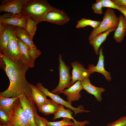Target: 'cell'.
Wrapping results in <instances>:
<instances>
[{"label":"cell","mask_w":126,"mask_h":126,"mask_svg":"<svg viewBox=\"0 0 126 126\" xmlns=\"http://www.w3.org/2000/svg\"><path fill=\"white\" fill-rule=\"evenodd\" d=\"M13 30L16 37L31 48H36L28 33L23 28L13 26Z\"/></svg>","instance_id":"cell-19"},{"label":"cell","mask_w":126,"mask_h":126,"mask_svg":"<svg viewBox=\"0 0 126 126\" xmlns=\"http://www.w3.org/2000/svg\"><path fill=\"white\" fill-rule=\"evenodd\" d=\"M10 121L9 115L0 109V124L7 125Z\"/></svg>","instance_id":"cell-30"},{"label":"cell","mask_w":126,"mask_h":126,"mask_svg":"<svg viewBox=\"0 0 126 126\" xmlns=\"http://www.w3.org/2000/svg\"><path fill=\"white\" fill-rule=\"evenodd\" d=\"M85 125H82V126H85Z\"/></svg>","instance_id":"cell-38"},{"label":"cell","mask_w":126,"mask_h":126,"mask_svg":"<svg viewBox=\"0 0 126 126\" xmlns=\"http://www.w3.org/2000/svg\"><path fill=\"white\" fill-rule=\"evenodd\" d=\"M0 126H12L9 125H2L0 124Z\"/></svg>","instance_id":"cell-37"},{"label":"cell","mask_w":126,"mask_h":126,"mask_svg":"<svg viewBox=\"0 0 126 126\" xmlns=\"http://www.w3.org/2000/svg\"><path fill=\"white\" fill-rule=\"evenodd\" d=\"M28 0H3L0 5V12L5 11L12 13H20L23 5Z\"/></svg>","instance_id":"cell-12"},{"label":"cell","mask_w":126,"mask_h":126,"mask_svg":"<svg viewBox=\"0 0 126 126\" xmlns=\"http://www.w3.org/2000/svg\"><path fill=\"white\" fill-rule=\"evenodd\" d=\"M92 7L95 13L102 14V0H96V3L92 4Z\"/></svg>","instance_id":"cell-29"},{"label":"cell","mask_w":126,"mask_h":126,"mask_svg":"<svg viewBox=\"0 0 126 126\" xmlns=\"http://www.w3.org/2000/svg\"><path fill=\"white\" fill-rule=\"evenodd\" d=\"M119 22L115 32L113 38L116 42H122L126 35V18L121 14L118 17Z\"/></svg>","instance_id":"cell-18"},{"label":"cell","mask_w":126,"mask_h":126,"mask_svg":"<svg viewBox=\"0 0 126 126\" xmlns=\"http://www.w3.org/2000/svg\"><path fill=\"white\" fill-rule=\"evenodd\" d=\"M60 105L52 100L48 99L45 103L37 108L39 112L45 115L51 114L54 115L58 111Z\"/></svg>","instance_id":"cell-20"},{"label":"cell","mask_w":126,"mask_h":126,"mask_svg":"<svg viewBox=\"0 0 126 126\" xmlns=\"http://www.w3.org/2000/svg\"><path fill=\"white\" fill-rule=\"evenodd\" d=\"M73 67L71 86L77 81H81L85 78L89 77L91 73L88 69L85 68L83 65L77 61L71 63Z\"/></svg>","instance_id":"cell-11"},{"label":"cell","mask_w":126,"mask_h":126,"mask_svg":"<svg viewBox=\"0 0 126 126\" xmlns=\"http://www.w3.org/2000/svg\"><path fill=\"white\" fill-rule=\"evenodd\" d=\"M0 57L4 62L2 68L10 81L8 88L0 94L4 97L9 98L19 97L23 94L32 98V84L27 81L25 77L26 73L30 68V66L20 60L12 61L0 53Z\"/></svg>","instance_id":"cell-1"},{"label":"cell","mask_w":126,"mask_h":126,"mask_svg":"<svg viewBox=\"0 0 126 126\" xmlns=\"http://www.w3.org/2000/svg\"><path fill=\"white\" fill-rule=\"evenodd\" d=\"M5 30V24L3 22H0V36L3 33Z\"/></svg>","instance_id":"cell-35"},{"label":"cell","mask_w":126,"mask_h":126,"mask_svg":"<svg viewBox=\"0 0 126 126\" xmlns=\"http://www.w3.org/2000/svg\"><path fill=\"white\" fill-rule=\"evenodd\" d=\"M82 89L80 81H77L70 87L64 90L62 93L67 96V101L71 103L79 99L81 97L80 92Z\"/></svg>","instance_id":"cell-14"},{"label":"cell","mask_w":126,"mask_h":126,"mask_svg":"<svg viewBox=\"0 0 126 126\" xmlns=\"http://www.w3.org/2000/svg\"><path fill=\"white\" fill-rule=\"evenodd\" d=\"M27 21V17L20 13H5L0 16V22L5 24L26 28Z\"/></svg>","instance_id":"cell-10"},{"label":"cell","mask_w":126,"mask_h":126,"mask_svg":"<svg viewBox=\"0 0 126 126\" xmlns=\"http://www.w3.org/2000/svg\"><path fill=\"white\" fill-rule=\"evenodd\" d=\"M101 22L100 21H94L83 18L77 21L76 28H79L90 26L92 27L93 29H94L98 27Z\"/></svg>","instance_id":"cell-25"},{"label":"cell","mask_w":126,"mask_h":126,"mask_svg":"<svg viewBox=\"0 0 126 126\" xmlns=\"http://www.w3.org/2000/svg\"><path fill=\"white\" fill-rule=\"evenodd\" d=\"M125 108H126V106L125 107Z\"/></svg>","instance_id":"cell-40"},{"label":"cell","mask_w":126,"mask_h":126,"mask_svg":"<svg viewBox=\"0 0 126 126\" xmlns=\"http://www.w3.org/2000/svg\"><path fill=\"white\" fill-rule=\"evenodd\" d=\"M17 38L18 44L23 54L20 60L27 64L30 68L34 67L35 62L32 59L29 54L27 46L19 39Z\"/></svg>","instance_id":"cell-24"},{"label":"cell","mask_w":126,"mask_h":126,"mask_svg":"<svg viewBox=\"0 0 126 126\" xmlns=\"http://www.w3.org/2000/svg\"><path fill=\"white\" fill-rule=\"evenodd\" d=\"M32 98L37 108L45 103L48 100L46 97L36 86L31 84Z\"/></svg>","instance_id":"cell-21"},{"label":"cell","mask_w":126,"mask_h":126,"mask_svg":"<svg viewBox=\"0 0 126 126\" xmlns=\"http://www.w3.org/2000/svg\"><path fill=\"white\" fill-rule=\"evenodd\" d=\"M35 119L36 126H48L44 121V118L40 116L37 113V110L35 114Z\"/></svg>","instance_id":"cell-32"},{"label":"cell","mask_w":126,"mask_h":126,"mask_svg":"<svg viewBox=\"0 0 126 126\" xmlns=\"http://www.w3.org/2000/svg\"><path fill=\"white\" fill-rule=\"evenodd\" d=\"M62 56L60 54L59 56V80L58 85L51 92L57 94L62 93L65 89L69 88L71 86V82L72 76L70 74V67L66 65L62 59Z\"/></svg>","instance_id":"cell-4"},{"label":"cell","mask_w":126,"mask_h":126,"mask_svg":"<svg viewBox=\"0 0 126 126\" xmlns=\"http://www.w3.org/2000/svg\"><path fill=\"white\" fill-rule=\"evenodd\" d=\"M72 110L69 108L66 109L63 105H60V107L56 113L54 115L53 120H55L57 119L60 118H67L72 119L75 123V126H82L84 125L88 124L89 122L87 120L79 122L75 120L73 117L72 114L73 112Z\"/></svg>","instance_id":"cell-17"},{"label":"cell","mask_w":126,"mask_h":126,"mask_svg":"<svg viewBox=\"0 0 126 126\" xmlns=\"http://www.w3.org/2000/svg\"><path fill=\"white\" fill-rule=\"evenodd\" d=\"M23 55L14 31L13 26L10 25L9 39L6 57L12 61H16L20 60Z\"/></svg>","instance_id":"cell-7"},{"label":"cell","mask_w":126,"mask_h":126,"mask_svg":"<svg viewBox=\"0 0 126 126\" xmlns=\"http://www.w3.org/2000/svg\"><path fill=\"white\" fill-rule=\"evenodd\" d=\"M19 99L30 126H36L35 119V114L37 108L32 99L23 94L19 96Z\"/></svg>","instance_id":"cell-8"},{"label":"cell","mask_w":126,"mask_h":126,"mask_svg":"<svg viewBox=\"0 0 126 126\" xmlns=\"http://www.w3.org/2000/svg\"><path fill=\"white\" fill-rule=\"evenodd\" d=\"M70 19L69 17L64 11L53 7L42 17L40 23L45 21L61 25L67 23Z\"/></svg>","instance_id":"cell-9"},{"label":"cell","mask_w":126,"mask_h":126,"mask_svg":"<svg viewBox=\"0 0 126 126\" xmlns=\"http://www.w3.org/2000/svg\"><path fill=\"white\" fill-rule=\"evenodd\" d=\"M102 51V47H100L99 51V57L97 64L95 66L94 64H90L88 66V69L91 74L94 72L100 73L104 76L107 80L110 81L112 80L110 73L106 71L104 68V57Z\"/></svg>","instance_id":"cell-13"},{"label":"cell","mask_w":126,"mask_h":126,"mask_svg":"<svg viewBox=\"0 0 126 126\" xmlns=\"http://www.w3.org/2000/svg\"><path fill=\"white\" fill-rule=\"evenodd\" d=\"M53 7L46 0H28L23 5L21 13L31 18L37 24L45 15Z\"/></svg>","instance_id":"cell-2"},{"label":"cell","mask_w":126,"mask_h":126,"mask_svg":"<svg viewBox=\"0 0 126 126\" xmlns=\"http://www.w3.org/2000/svg\"><path fill=\"white\" fill-rule=\"evenodd\" d=\"M106 126H126V116L121 117Z\"/></svg>","instance_id":"cell-31"},{"label":"cell","mask_w":126,"mask_h":126,"mask_svg":"<svg viewBox=\"0 0 126 126\" xmlns=\"http://www.w3.org/2000/svg\"><path fill=\"white\" fill-rule=\"evenodd\" d=\"M119 22L118 17L112 8H108L105 10L103 20L96 29H93L89 36V40L98 34L113 27H117Z\"/></svg>","instance_id":"cell-3"},{"label":"cell","mask_w":126,"mask_h":126,"mask_svg":"<svg viewBox=\"0 0 126 126\" xmlns=\"http://www.w3.org/2000/svg\"></svg>","instance_id":"cell-39"},{"label":"cell","mask_w":126,"mask_h":126,"mask_svg":"<svg viewBox=\"0 0 126 126\" xmlns=\"http://www.w3.org/2000/svg\"><path fill=\"white\" fill-rule=\"evenodd\" d=\"M117 27H114L111 28L104 32L98 34L89 40V43L93 46L96 54H99V49L102 43L105 40L107 36L110 32L115 31Z\"/></svg>","instance_id":"cell-16"},{"label":"cell","mask_w":126,"mask_h":126,"mask_svg":"<svg viewBox=\"0 0 126 126\" xmlns=\"http://www.w3.org/2000/svg\"><path fill=\"white\" fill-rule=\"evenodd\" d=\"M112 0L116 5L126 9V0Z\"/></svg>","instance_id":"cell-34"},{"label":"cell","mask_w":126,"mask_h":126,"mask_svg":"<svg viewBox=\"0 0 126 126\" xmlns=\"http://www.w3.org/2000/svg\"><path fill=\"white\" fill-rule=\"evenodd\" d=\"M19 96L9 98L4 97L0 94V109L9 115L14 102Z\"/></svg>","instance_id":"cell-23"},{"label":"cell","mask_w":126,"mask_h":126,"mask_svg":"<svg viewBox=\"0 0 126 126\" xmlns=\"http://www.w3.org/2000/svg\"><path fill=\"white\" fill-rule=\"evenodd\" d=\"M36 86L46 96L50 98L56 103L63 105L73 111L74 115L79 113L90 112L89 111L84 110L83 107L82 105H80L76 108L73 107L71 103L64 100L58 94L50 92L48 89L43 86L42 83L41 82L38 83Z\"/></svg>","instance_id":"cell-6"},{"label":"cell","mask_w":126,"mask_h":126,"mask_svg":"<svg viewBox=\"0 0 126 126\" xmlns=\"http://www.w3.org/2000/svg\"><path fill=\"white\" fill-rule=\"evenodd\" d=\"M9 115L10 121L8 125L12 126H30L19 98L14 102Z\"/></svg>","instance_id":"cell-5"},{"label":"cell","mask_w":126,"mask_h":126,"mask_svg":"<svg viewBox=\"0 0 126 126\" xmlns=\"http://www.w3.org/2000/svg\"><path fill=\"white\" fill-rule=\"evenodd\" d=\"M103 7H107L108 8L117 9L118 6L112 0H102Z\"/></svg>","instance_id":"cell-33"},{"label":"cell","mask_w":126,"mask_h":126,"mask_svg":"<svg viewBox=\"0 0 126 126\" xmlns=\"http://www.w3.org/2000/svg\"><path fill=\"white\" fill-rule=\"evenodd\" d=\"M117 10L120 11L124 16L126 18V9L118 6Z\"/></svg>","instance_id":"cell-36"},{"label":"cell","mask_w":126,"mask_h":126,"mask_svg":"<svg viewBox=\"0 0 126 126\" xmlns=\"http://www.w3.org/2000/svg\"><path fill=\"white\" fill-rule=\"evenodd\" d=\"M29 54L32 59L35 62L41 54L40 50L36 48H31L27 46Z\"/></svg>","instance_id":"cell-28"},{"label":"cell","mask_w":126,"mask_h":126,"mask_svg":"<svg viewBox=\"0 0 126 126\" xmlns=\"http://www.w3.org/2000/svg\"><path fill=\"white\" fill-rule=\"evenodd\" d=\"M44 121L48 126H75L74 122H72L70 119L68 118H63L61 120L53 122L48 121L44 118Z\"/></svg>","instance_id":"cell-26"},{"label":"cell","mask_w":126,"mask_h":126,"mask_svg":"<svg viewBox=\"0 0 126 126\" xmlns=\"http://www.w3.org/2000/svg\"><path fill=\"white\" fill-rule=\"evenodd\" d=\"M27 21L25 30L28 33L31 39L33 40L37 29V25L35 21L31 18L26 16Z\"/></svg>","instance_id":"cell-27"},{"label":"cell","mask_w":126,"mask_h":126,"mask_svg":"<svg viewBox=\"0 0 126 126\" xmlns=\"http://www.w3.org/2000/svg\"><path fill=\"white\" fill-rule=\"evenodd\" d=\"M89 77H87L80 81L83 89L88 93L93 95L97 100L101 102L102 100L101 94L105 91V89L102 87H95L90 82Z\"/></svg>","instance_id":"cell-15"},{"label":"cell","mask_w":126,"mask_h":126,"mask_svg":"<svg viewBox=\"0 0 126 126\" xmlns=\"http://www.w3.org/2000/svg\"><path fill=\"white\" fill-rule=\"evenodd\" d=\"M5 30L0 36V53L6 56L7 46L9 39L10 25L5 24Z\"/></svg>","instance_id":"cell-22"}]
</instances>
